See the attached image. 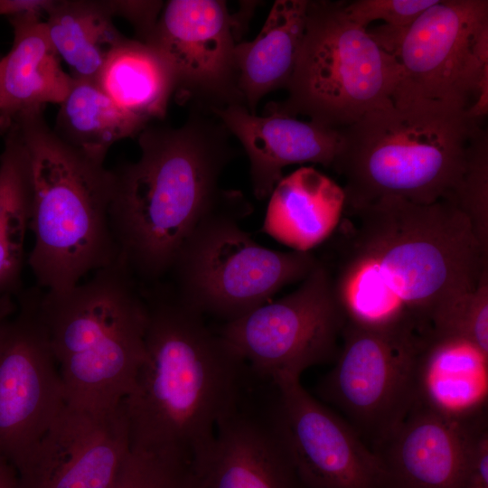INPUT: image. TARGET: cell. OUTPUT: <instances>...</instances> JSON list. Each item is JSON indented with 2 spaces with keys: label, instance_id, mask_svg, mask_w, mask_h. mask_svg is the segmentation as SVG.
Here are the masks:
<instances>
[{
  "label": "cell",
  "instance_id": "1",
  "mask_svg": "<svg viewBox=\"0 0 488 488\" xmlns=\"http://www.w3.org/2000/svg\"><path fill=\"white\" fill-rule=\"evenodd\" d=\"M344 211L354 224L331 277L346 323L427 338L488 267L470 221L447 199L387 197Z\"/></svg>",
  "mask_w": 488,
  "mask_h": 488
},
{
  "label": "cell",
  "instance_id": "2",
  "mask_svg": "<svg viewBox=\"0 0 488 488\" xmlns=\"http://www.w3.org/2000/svg\"><path fill=\"white\" fill-rule=\"evenodd\" d=\"M144 295L145 358L122 400L130 447L174 455L191 465L254 377L204 316L171 289Z\"/></svg>",
  "mask_w": 488,
  "mask_h": 488
},
{
  "label": "cell",
  "instance_id": "3",
  "mask_svg": "<svg viewBox=\"0 0 488 488\" xmlns=\"http://www.w3.org/2000/svg\"><path fill=\"white\" fill-rule=\"evenodd\" d=\"M215 117L193 112L180 127L148 125L140 156L113 172L109 220L118 260L136 279L170 272L196 226L232 190L220 186L235 152Z\"/></svg>",
  "mask_w": 488,
  "mask_h": 488
},
{
  "label": "cell",
  "instance_id": "4",
  "mask_svg": "<svg viewBox=\"0 0 488 488\" xmlns=\"http://www.w3.org/2000/svg\"><path fill=\"white\" fill-rule=\"evenodd\" d=\"M467 112L439 100L397 99L340 130L333 169L345 181V207L387 197L419 204L446 198L480 122Z\"/></svg>",
  "mask_w": 488,
  "mask_h": 488
},
{
  "label": "cell",
  "instance_id": "5",
  "mask_svg": "<svg viewBox=\"0 0 488 488\" xmlns=\"http://www.w3.org/2000/svg\"><path fill=\"white\" fill-rule=\"evenodd\" d=\"M42 111L12 120L31 160L34 244L28 263L38 286L62 292L118 258L109 220L113 172L61 140Z\"/></svg>",
  "mask_w": 488,
  "mask_h": 488
},
{
  "label": "cell",
  "instance_id": "6",
  "mask_svg": "<svg viewBox=\"0 0 488 488\" xmlns=\"http://www.w3.org/2000/svg\"><path fill=\"white\" fill-rule=\"evenodd\" d=\"M39 313L66 402L89 409L117 406L144 361L148 306L118 260L62 292H41Z\"/></svg>",
  "mask_w": 488,
  "mask_h": 488
},
{
  "label": "cell",
  "instance_id": "7",
  "mask_svg": "<svg viewBox=\"0 0 488 488\" xmlns=\"http://www.w3.org/2000/svg\"><path fill=\"white\" fill-rule=\"evenodd\" d=\"M399 71L395 56L348 18L343 1L309 0L287 97L267 108L342 130L393 103Z\"/></svg>",
  "mask_w": 488,
  "mask_h": 488
},
{
  "label": "cell",
  "instance_id": "8",
  "mask_svg": "<svg viewBox=\"0 0 488 488\" xmlns=\"http://www.w3.org/2000/svg\"><path fill=\"white\" fill-rule=\"evenodd\" d=\"M250 210L232 190L199 222L172 266V292L202 316L238 319L303 281L318 262L311 251H278L256 242L240 226Z\"/></svg>",
  "mask_w": 488,
  "mask_h": 488
},
{
  "label": "cell",
  "instance_id": "9",
  "mask_svg": "<svg viewBox=\"0 0 488 488\" xmlns=\"http://www.w3.org/2000/svg\"><path fill=\"white\" fill-rule=\"evenodd\" d=\"M393 100L426 99L488 113V1L439 0L404 31Z\"/></svg>",
  "mask_w": 488,
  "mask_h": 488
},
{
  "label": "cell",
  "instance_id": "10",
  "mask_svg": "<svg viewBox=\"0 0 488 488\" xmlns=\"http://www.w3.org/2000/svg\"><path fill=\"white\" fill-rule=\"evenodd\" d=\"M345 324L331 273L318 260L295 291L217 331L257 379L275 381L300 379L308 368L335 360Z\"/></svg>",
  "mask_w": 488,
  "mask_h": 488
},
{
  "label": "cell",
  "instance_id": "11",
  "mask_svg": "<svg viewBox=\"0 0 488 488\" xmlns=\"http://www.w3.org/2000/svg\"><path fill=\"white\" fill-rule=\"evenodd\" d=\"M333 368L317 384L321 399L343 412L370 447L416 403V370L427 341L346 323Z\"/></svg>",
  "mask_w": 488,
  "mask_h": 488
},
{
  "label": "cell",
  "instance_id": "12",
  "mask_svg": "<svg viewBox=\"0 0 488 488\" xmlns=\"http://www.w3.org/2000/svg\"><path fill=\"white\" fill-rule=\"evenodd\" d=\"M39 290L0 325V459L15 468L64 408V388L39 313Z\"/></svg>",
  "mask_w": 488,
  "mask_h": 488
},
{
  "label": "cell",
  "instance_id": "13",
  "mask_svg": "<svg viewBox=\"0 0 488 488\" xmlns=\"http://www.w3.org/2000/svg\"><path fill=\"white\" fill-rule=\"evenodd\" d=\"M230 14L221 0H170L146 42L167 61L178 98L210 110L244 105L236 46L247 12Z\"/></svg>",
  "mask_w": 488,
  "mask_h": 488
},
{
  "label": "cell",
  "instance_id": "14",
  "mask_svg": "<svg viewBox=\"0 0 488 488\" xmlns=\"http://www.w3.org/2000/svg\"><path fill=\"white\" fill-rule=\"evenodd\" d=\"M271 382L273 416L305 488H382L377 456L300 379Z\"/></svg>",
  "mask_w": 488,
  "mask_h": 488
},
{
  "label": "cell",
  "instance_id": "15",
  "mask_svg": "<svg viewBox=\"0 0 488 488\" xmlns=\"http://www.w3.org/2000/svg\"><path fill=\"white\" fill-rule=\"evenodd\" d=\"M190 488H305L277 429L271 385L254 380L190 466Z\"/></svg>",
  "mask_w": 488,
  "mask_h": 488
},
{
  "label": "cell",
  "instance_id": "16",
  "mask_svg": "<svg viewBox=\"0 0 488 488\" xmlns=\"http://www.w3.org/2000/svg\"><path fill=\"white\" fill-rule=\"evenodd\" d=\"M129 449L122 401L106 409L67 403L14 468L17 488H109Z\"/></svg>",
  "mask_w": 488,
  "mask_h": 488
},
{
  "label": "cell",
  "instance_id": "17",
  "mask_svg": "<svg viewBox=\"0 0 488 488\" xmlns=\"http://www.w3.org/2000/svg\"><path fill=\"white\" fill-rule=\"evenodd\" d=\"M487 421L461 425L419 403L371 448L382 488H458L469 450Z\"/></svg>",
  "mask_w": 488,
  "mask_h": 488
},
{
  "label": "cell",
  "instance_id": "18",
  "mask_svg": "<svg viewBox=\"0 0 488 488\" xmlns=\"http://www.w3.org/2000/svg\"><path fill=\"white\" fill-rule=\"evenodd\" d=\"M210 113L246 152L258 200L269 197L288 165L314 163L333 168L343 143L340 130L268 108L262 116L250 113L244 105L211 108Z\"/></svg>",
  "mask_w": 488,
  "mask_h": 488
},
{
  "label": "cell",
  "instance_id": "19",
  "mask_svg": "<svg viewBox=\"0 0 488 488\" xmlns=\"http://www.w3.org/2000/svg\"><path fill=\"white\" fill-rule=\"evenodd\" d=\"M488 353L472 342L435 333L424 344L416 370V402L461 424L486 419Z\"/></svg>",
  "mask_w": 488,
  "mask_h": 488
},
{
  "label": "cell",
  "instance_id": "20",
  "mask_svg": "<svg viewBox=\"0 0 488 488\" xmlns=\"http://www.w3.org/2000/svg\"><path fill=\"white\" fill-rule=\"evenodd\" d=\"M14 31L9 52L0 59V117L8 124L17 116L60 105L74 79L61 67L47 33L45 20L8 17Z\"/></svg>",
  "mask_w": 488,
  "mask_h": 488
},
{
  "label": "cell",
  "instance_id": "21",
  "mask_svg": "<svg viewBox=\"0 0 488 488\" xmlns=\"http://www.w3.org/2000/svg\"><path fill=\"white\" fill-rule=\"evenodd\" d=\"M262 231L292 250L309 252L340 224L343 188L311 166H302L277 183L268 197Z\"/></svg>",
  "mask_w": 488,
  "mask_h": 488
},
{
  "label": "cell",
  "instance_id": "22",
  "mask_svg": "<svg viewBox=\"0 0 488 488\" xmlns=\"http://www.w3.org/2000/svg\"><path fill=\"white\" fill-rule=\"evenodd\" d=\"M309 0H277L255 39L236 46L239 89L248 110L256 114L268 93L286 89L304 37Z\"/></svg>",
  "mask_w": 488,
  "mask_h": 488
},
{
  "label": "cell",
  "instance_id": "23",
  "mask_svg": "<svg viewBox=\"0 0 488 488\" xmlns=\"http://www.w3.org/2000/svg\"><path fill=\"white\" fill-rule=\"evenodd\" d=\"M95 82L118 108L146 126L165 117L174 93L173 73L162 54L126 37L109 54Z\"/></svg>",
  "mask_w": 488,
  "mask_h": 488
},
{
  "label": "cell",
  "instance_id": "24",
  "mask_svg": "<svg viewBox=\"0 0 488 488\" xmlns=\"http://www.w3.org/2000/svg\"><path fill=\"white\" fill-rule=\"evenodd\" d=\"M113 19L108 1H54L45 26L73 79L95 81L109 54L125 39Z\"/></svg>",
  "mask_w": 488,
  "mask_h": 488
},
{
  "label": "cell",
  "instance_id": "25",
  "mask_svg": "<svg viewBox=\"0 0 488 488\" xmlns=\"http://www.w3.org/2000/svg\"><path fill=\"white\" fill-rule=\"evenodd\" d=\"M0 154V294L11 293L21 274L33 201L31 160L12 122Z\"/></svg>",
  "mask_w": 488,
  "mask_h": 488
},
{
  "label": "cell",
  "instance_id": "26",
  "mask_svg": "<svg viewBox=\"0 0 488 488\" xmlns=\"http://www.w3.org/2000/svg\"><path fill=\"white\" fill-rule=\"evenodd\" d=\"M147 126L118 108L93 80H76L59 105L54 132L87 157L104 164L117 142Z\"/></svg>",
  "mask_w": 488,
  "mask_h": 488
},
{
  "label": "cell",
  "instance_id": "27",
  "mask_svg": "<svg viewBox=\"0 0 488 488\" xmlns=\"http://www.w3.org/2000/svg\"><path fill=\"white\" fill-rule=\"evenodd\" d=\"M445 199L468 219L483 249L488 253V134L479 123L472 131L459 181Z\"/></svg>",
  "mask_w": 488,
  "mask_h": 488
},
{
  "label": "cell",
  "instance_id": "28",
  "mask_svg": "<svg viewBox=\"0 0 488 488\" xmlns=\"http://www.w3.org/2000/svg\"><path fill=\"white\" fill-rule=\"evenodd\" d=\"M109 488H190V464L174 455L130 447Z\"/></svg>",
  "mask_w": 488,
  "mask_h": 488
},
{
  "label": "cell",
  "instance_id": "29",
  "mask_svg": "<svg viewBox=\"0 0 488 488\" xmlns=\"http://www.w3.org/2000/svg\"><path fill=\"white\" fill-rule=\"evenodd\" d=\"M435 333L461 336L488 353V267L476 288L463 298Z\"/></svg>",
  "mask_w": 488,
  "mask_h": 488
},
{
  "label": "cell",
  "instance_id": "30",
  "mask_svg": "<svg viewBox=\"0 0 488 488\" xmlns=\"http://www.w3.org/2000/svg\"><path fill=\"white\" fill-rule=\"evenodd\" d=\"M439 0H354L343 1V9L354 23L367 28L374 21L385 25L407 28Z\"/></svg>",
  "mask_w": 488,
  "mask_h": 488
},
{
  "label": "cell",
  "instance_id": "31",
  "mask_svg": "<svg viewBox=\"0 0 488 488\" xmlns=\"http://www.w3.org/2000/svg\"><path fill=\"white\" fill-rule=\"evenodd\" d=\"M114 17L127 19L138 36V41L146 43L156 27L164 5L162 1H108Z\"/></svg>",
  "mask_w": 488,
  "mask_h": 488
},
{
  "label": "cell",
  "instance_id": "32",
  "mask_svg": "<svg viewBox=\"0 0 488 488\" xmlns=\"http://www.w3.org/2000/svg\"><path fill=\"white\" fill-rule=\"evenodd\" d=\"M458 488H488L487 427L473 440Z\"/></svg>",
  "mask_w": 488,
  "mask_h": 488
},
{
  "label": "cell",
  "instance_id": "33",
  "mask_svg": "<svg viewBox=\"0 0 488 488\" xmlns=\"http://www.w3.org/2000/svg\"><path fill=\"white\" fill-rule=\"evenodd\" d=\"M55 1V0H54ZM53 0H0V14L31 16L45 20Z\"/></svg>",
  "mask_w": 488,
  "mask_h": 488
},
{
  "label": "cell",
  "instance_id": "34",
  "mask_svg": "<svg viewBox=\"0 0 488 488\" xmlns=\"http://www.w3.org/2000/svg\"><path fill=\"white\" fill-rule=\"evenodd\" d=\"M0 488H17V474L14 466L0 459Z\"/></svg>",
  "mask_w": 488,
  "mask_h": 488
},
{
  "label": "cell",
  "instance_id": "35",
  "mask_svg": "<svg viewBox=\"0 0 488 488\" xmlns=\"http://www.w3.org/2000/svg\"><path fill=\"white\" fill-rule=\"evenodd\" d=\"M15 308L11 293L0 294V325L15 312Z\"/></svg>",
  "mask_w": 488,
  "mask_h": 488
},
{
  "label": "cell",
  "instance_id": "36",
  "mask_svg": "<svg viewBox=\"0 0 488 488\" xmlns=\"http://www.w3.org/2000/svg\"><path fill=\"white\" fill-rule=\"evenodd\" d=\"M9 125L4 119L0 117V134H4L8 128Z\"/></svg>",
  "mask_w": 488,
  "mask_h": 488
}]
</instances>
